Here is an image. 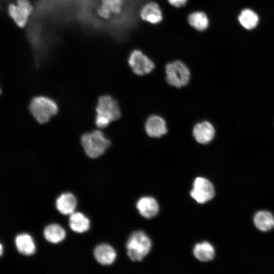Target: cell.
Returning a JSON list of instances; mask_svg holds the SVG:
<instances>
[{
  "mask_svg": "<svg viewBox=\"0 0 274 274\" xmlns=\"http://www.w3.org/2000/svg\"><path fill=\"white\" fill-rule=\"evenodd\" d=\"M95 124L99 129L107 127L111 122L121 117V111L117 101L111 96H99L95 107Z\"/></svg>",
  "mask_w": 274,
  "mask_h": 274,
  "instance_id": "6da1fadb",
  "label": "cell"
},
{
  "mask_svg": "<svg viewBox=\"0 0 274 274\" xmlns=\"http://www.w3.org/2000/svg\"><path fill=\"white\" fill-rule=\"evenodd\" d=\"M81 143L85 154L91 158L101 156L111 145L110 140L99 129L84 133L81 137Z\"/></svg>",
  "mask_w": 274,
  "mask_h": 274,
  "instance_id": "7a4b0ae2",
  "label": "cell"
},
{
  "mask_svg": "<svg viewBox=\"0 0 274 274\" xmlns=\"http://www.w3.org/2000/svg\"><path fill=\"white\" fill-rule=\"evenodd\" d=\"M28 110L34 119L40 124L48 122L58 111L57 103L46 96L33 97L28 105Z\"/></svg>",
  "mask_w": 274,
  "mask_h": 274,
  "instance_id": "3957f363",
  "label": "cell"
},
{
  "mask_svg": "<svg viewBox=\"0 0 274 274\" xmlns=\"http://www.w3.org/2000/svg\"><path fill=\"white\" fill-rule=\"evenodd\" d=\"M127 253L133 261H141L150 252L151 242L147 235L142 231L133 232L126 243Z\"/></svg>",
  "mask_w": 274,
  "mask_h": 274,
  "instance_id": "277c9868",
  "label": "cell"
},
{
  "mask_svg": "<svg viewBox=\"0 0 274 274\" xmlns=\"http://www.w3.org/2000/svg\"><path fill=\"white\" fill-rule=\"evenodd\" d=\"M166 80L173 87L181 88L186 86L190 78V70L180 60L168 63L165 66Z\"/></svg>",
  "mask_w": 274,
  "mask_h": 274,
  "instance_id": "5b68a950",
  "label": "cell"
},
{
  "mask_svg": "<svg viewBox=\"0 0 274 274\" xmlns=\"http://www.w3.org/2000/svg\"><path fill=\"white\" fill-rule=\"evenodd\" d=\"M7 11L14 23L22 28L26 25L33 8L29 0H16V3H10L8 5Z\"/></svg>",
  "mask_w": 274,
  "mask_h": 274,
  "instance_id": "8992f818",
  "label": "cell"
},
{
  "mask_svg": "<svg viewBox=\"0 0 274 274\" xmlns=\"http://www.w3.org/2000/svg\"><path fill=\"white\" fill-rule=\"evenodd\" d=\"M128 63L132 72L138 76L150 73L154 68L153 61L140 50H133L129 55Z\"/></svg>",
  "mask_w": 274,
  "mask_h": 274,
  "instance_id": "52a82bcc",
  "label": "cell"
},
{
  "mask_svg": "<svg viewBox=\"0 0 274 274\" xmlns=\"http://www.w3.org/2000/svg\"><path fill=\"white\" fill-rule=\"evenodd\" d=\"M190 195L198 203H204L214 197V186L208 179L202 177L196 178L194 181Z\"/></svg>",
  "mask_w": 274,
  "mask_h": 274,
  "instance_id": "ba28073f",
  "label": "cell"
},
{
  "mask_svg": "<svg viewBox=\"0 0 274 274\" xmlns=\"http://www.w3.org/2000/svg\"><path fill=\"white\" fill-rule=\"evenodd\" d=\"M145 131L151 138H160L166 133L167 130L164 119L158 115H151L146 120Z\"/></svg>",
  "mask_w": 274,
  "mask_h": 274,
  "instance_id": "9c48e42d",
  "label": "cell"
},
{
  "mask_svg": "<svg viewBox=\"0 0 274 274\" xmlns=\"http://www.w3.org/2000/svg\"><path fill=\"white\" fill-rule=\"evenodd\" d=\"M141 18L152 24H157L163 19L162 11L155 2H150L143 6L140 10Z\"/></svg>",
  "mask_w": 274,
  "mask_h": 274,
  "instance_id": "30bf717a",
  "label": "cell"
},
{
  "mask_svg": "<svg viewBox=\"0 0 274 274\" xmlns=\"http://www.w3.org/2000/svg\"><path fill=\"white\" fill-rule=\"evenodd\" d=\"M215 132L214 126L206 121L196 124L192 130L195 140L201 144L210 142L214 137Z\"/></svg>",
  "mask_w": 274,
  "mask_h": 274,
  "instance_id": "8fae6325",
  "label": "cell"
},
{
  "mask_svg": "<svg viewBox=\"0 0 274 274\" xmlns=\"http://www.w3.org/2000/svg\"><path fill=\"white\" fill-rule=\"evenodd\" d=\"M136 208L142 216L148 219L155 217L159 211L156 200L149 196L140 198L136 203Z\"/></svg>",
  "mask_w": 274,
  "mask_h": 274,
  "instance_id": "7c38bea8",
  "label": "cell"
},
{
  "mask_svg": "<svg viewBox=\"0 0 274 274\" xmlns=\"http://www.w3.org/2000/svg\"><path fill=\"white\" fill-rule=\"evenodd\" d=\"M101 5L97 9L98 15L108 19L112 14H118L122 10L123 0H101Z\"/></svg>",
  "mask_w": 274,
  "mask_h": 274,
  "instance_id": "4fadbf2b",
  "label": "cell"
},
{
  "mask_svg": "<svg viewBox=\"0 0 274 274\" xmlns=\"http://www.w3.org/2000/svg\"><path fill=\"white\" fill-rule=\"evenodd\" d=\"M96 260L102 265H110L116 257L115 250L110 245L101 244L97 246L94 251Z\"/></svg>",
  "mask_w": 274,
  "mask_h": 274,
  "instance_id": "5bb4252c",
  "label": "cell"
},
{
  "mask_svg": "<svg viewBox=\"0 0 274 274\" xmlns=\"http://www.w3.org/2000/svg\"><path fill=\"white\" fill-rule=\"evenodd\" d=\"M76 204V198L70 193L61 195L57 198L56 202L57 209L64 215L71 214L74 213Z\"/></svg>",
  "mask_w": 274,
  "mask_h": 274,
  "instance_id": "9a60e30c",
  "label": "cell"
},
{
  "mask_svg": "<svg viewBox=\"0 0 274 274\" xmlns=\"http://www.w3.org/2000/svg\"><path fill=\"white\" fill-rule=\"evenodd\" d=\"M254 223L259 230L268 231L274 227V217L268 211H261L254 216Z\"/></svg>",
  "mask_w": 274,
  "mask_h": 274,
  "instance_id": "2e32d148",
  "label": "cell"
},
{
  "mask_svg": "<svg viewBox=\"0 0 274 274\" xmlns=\"http://www.w3.org/2000/svg\"><path fill=\"white\" fill-rule=\"evenodd\" d=\"M195 258L201 262L211 261L215 257V251L213 246L207 242L196 244L193 249Z\"/></svg>",
  "mask_w": 274,
  "mask_h": 274,
  "instance_id": "e0dca14e",
  "label": "cell"
},
{
  "mask_svg": "<svg viewBox=\"0 0 274 274\" xmlns=\"http://www.w3.org/2000/svg\"><path fill=\"white\" fill-rule=\"evenodd\" d=\"M15 244L19 253L24 255H32L35 252V246L30 236L27 234L17 235Z\"/></svg>",
  "mask_w": 274,
  "mask_h": 274,
  "instance_id": "ac0fdd59",
  "label": "cell"
},
{
  "mask_svg": "<svg viewBox=\"0 0 274 274\" xmlns=\"http://www.w3.org/2000/svg\"><path fill=\"white\" fill-rule=\"evenodd\" d=\"M187 20L191 26L198 31L204 30L209 26L208 18L202 11H194L190 13Z\"/></svg>",
  "mask_w": 274,
  "mask_h": 274,
  "instance_id": "d6986e66",
  "label": "cell"
},
{
  "mask_svg": "<svg viewBox=\"0 0 274 274\" xmlns=\"http://www.w3.org/2000/svg\"><path fill=\"white\" fill-rule=\"evenodd\" d=\"M90 222L88 218L81 213H73L70 218V226L75 232L82 233L89 228Z\"/></svg>",
  "mask_w": 274,
  "mask_h": 274,
  "instance_id": "ffe728a7",
  "label": "cell"
},
{
  "mask_svg": "<svg viewBox=\"0 0 274 274\" xmlns=\"http://www.w3.org/2000/svg\"><path fill=\"white\" fill-rule=\"evenodd\" d=\"M44 234L48 242L56 244L64 239L65 232L59 225L51 224L45 228Z\"/></svg>",
  "mask_w": 274,
  "mask_h": 274,
  "instance_id": "44dd1931",
  "label": "cell"
},
{
  "mask_svg": "<svg viewBox=\"0 0 274 274\" xmlns=\"http://www.w3.org/2000/svg\"><path fill=\"white\" fill-rule=\"evenodd\" d=\"M241 24L246 29H251L256 26L259 18L256 13L250 9L243 10L238 16Z\"/></svg>",
  "mask_w": 274,
  "mask_h": 274,
  "instance_id": "7402d4cb",
  "label": "cell"
},
{
  "mask_svg": "<svg viewBox=\"0 0 274 274\" xmlns=\"http://www.w3.org/2000/svg\"><path fill=\"white\" fill-rule=\"evenodd\" d=\"M188 0H167L168 3L176 8H180L186 5Z\"/></svg>",
  "mask_w": 274,
  "mask_h": 274,
  "instance_id": "603a6c76",
  "label": "cell"
},
{
  "mask_svg": "<svg viewBox=\"0 0 274 274\" xmlns=\"http://www.w3.org/2000/svg\"><path fill=\"white\" fill-rule=\"evenodd\" d=\"M2 254V246L1 245V255Z\"/></svg>",
  "mask_w": 274,
  "mask_h": 274,
  "instance_id": "cb8c5ba5",
  "label": "cell"
}]
</instances>
